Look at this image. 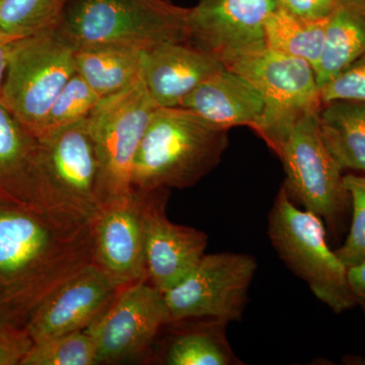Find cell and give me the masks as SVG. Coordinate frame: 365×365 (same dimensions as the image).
I'll list each match as a JSON object with an SVG mask.
<instances>
[{"label":"cell","instance_id":"obj_3","mask_svg":"<svg viewBox=\"0 0 365 365\" xmlns=\"http://www.w3.org/2000/svg\"><path fill=\"white\" fill-rule=\"evenodd\" d=\"M189 9L167 0H69L55 26L76 48L188 43Z\"/></svg>","mask_w":365,"mask_h":365},{"label":"cell","instance_id":"obj_11","mask_svg":"<svg viewBox=\"0 0 365 365\" xmlns=\"http://www.w3.org/2000/svg\"><path fill=\"white\" fill-rule=\"evenodd\" d=\"M39 141L41 173L50 202L91 220L103 202L97 151L86 119Z\"/></svg>","mask_w":365,"mask_h":365},{"label":"cell","instance_id":"obj_23","mask_svg":"<svg viewBox=\"0 0 365 365\" xmlns=\"http://www.w3.org/2000/svg\"><path fill=\"white\" fill-rule=\"evenodd\" d=\"M327 21L300 18L275 6L264 24V40L270 49L304 60L314 71L325 46Z\"/></svg>","mask_w":365,"mask_h":365},{"label":"cell","instance_id":"obj_5","mask_svg":"<svg viewBox=\"0 0 365 365\" xmlns=\"http://www.w3.org/2000/svg\"><path fill=\"white\" fill-rule=\"evenodd\" d=\"M74 52L55 28L11 46L0 103L37 138L57 95L76 73Z\"/></svg>","mask_w":365,"mask_h":365},{"label":"cell","instance_id":"obj_19","mask_svg":"<svg viewBox=\"0 0 365 365\" xmlns=\"http://www.w3.org/2000/svg\"><path fill=\"white\" fill-rule=\"evenodd\" d=\"M182 327L167 336L158 350L157 364L168 365L241 364L225 336L223 322L210 319L179 321Z\"/></svg>","mask_w":365,"mask_h":365},{"label":"cell","instance_id":"obj_31","mask_svg":"<svg viewBox=\"0 0 365 365\" xmlns=\"http://www.w3.org/2000/svg\"><path fill=\"white\" fill-rule=\"evenodd\" d=\"M348 281L355 302L365 312V261L348 269Z\"/></svg>","mask_w":365,"mask_h":365},{"label":"cell","instance_id":"obj_8","mask_svg":"<svg viewBox=\"0 0 365 365\" xmlns=\"http://www.w3.org/2000/svg\"><path fill=\"white\" fill-rule=\"evenodd\" d=\"M222 63L246 78L265 101L263 119L255 131L273 150L297 117L321 108L316 73L304 60L274 51L265 45Z\"/></svg>","mask_w":365,"mask_h":365},{"label":"cell","instance_id":"obj_21","mask_svg":"<svg viewBox=\"0 0 365 365\" xmlns=\"http://www.w3.org/2000/svg\"><path fill=\"white\" fill-rule=\"evenodd\" d=\"M143 50L119 45L76 48V72L101 98L119 93L141 76Z\"/></svg>","mask_w":365,"mask_h":365},{"label":"cell","instance_id":"obj_16","mask_svg":"<svg viewBox=\"0 0 365 365\" xmlns=\"http://www.w3.org/2000/svg\"><path fill=\"white\" fill-rule=\"evenodd\" d=\"M225 66L215 55L187 42L165 43L144 50L141 76L160 108H177L197 86Z\"/></svg>","mask_w":365,"mask_h":365},{"label":"cell","instance_id":"obj_18","mask_svg":"<svg viewBox=\"0 0 365 365\" xmlns=\"http://www.w3.org/2000/svg\"><path fill=\"white\" fill-rule=\"evenodd\" d=\"M180 107L227 130L235 126L255 130L263 119L266 105L246 78L223 67L197 86Z\"/></svg>","mask_w":365,"mask_h":365},{"label":"cell","instance_id":"obj_25","mask_svg":"<svg viewBox=\"0 0 365 365\" xmlns=\"http://www.w3.org/2000/svg\"><path fill=\"white\" fill-rule=\"evenodd\" d=\"M97 347L86 330L35 342L21 365H96Z\"/></svg>","mask_w":365,"mask_h":365},{"label":"cell","instance_id":"obj_15","mask_svg":"<svg viewBox=\"0 0 365 365\" xmlns=\"http://www.w3.org/2000/svg\"><path fill=\"white\" fill-rule=\"evenodd\" d=\"M168 190L148 191L144 211V249L148 281L165 292L184 279L202 259L208 237L176 225L165 212Z\"/></svg>","mask_w":365,"mask_h":365},{"label":"cell","instance_id":"obj_7","mask_svg":"<svg viewBox=\"0 0 365 365\" xmlns=\"http://www.w3.org/2000/svg\"><path fill=\"white\" fill-rule=\"evenodd\" d=\"M319 110L297 117L275 153L287 175L283 186L290 198L297 199L304 209L335 230L351 205V199L342 168L322 138Z\"/></svg>","mask_w":365,"mask_h":365},{"label":"cell","instance_id":"obj_10","mask_svg":"<svg viewBox=\"0 0 365 365\" xmlns=\"http://www.w3.org/2000/svg\"><path fill=\"white\" fill-rule=\"evenodd\" d=\"M170 323L163 292L148 280L121 287L104 314L86 329L96 343L98 364L144 359Z\"/></svg>","mask_w":365,"mask_h":365},{"label":"cell","instance_id":"obj_24","mask_svg":"<svg viewBox=\"0 0 365 365\" xmlns=\"http://www.w3.org/2000/svg\"><path fill=\"white\" fill-rule=\"evenodd\" d=\"M69 0H0V33L24 38L54 29Z\"/></svg>","mask_w":365,"mask_h":365},{"label":"cell","instance_id":"obj_20","mask_svg":"<svg viewBox=\"0 0 365 365\" xmlns=\"http://www.w3.org/2000/svg\"><path fill=\"white\" fill-rule=\"evenodd\" d=\"M365 53V0H336L327 21L325 46L314 69L319 88Z\"/></svg>","mask_w":365,"mask_h":365},{"label":"cell","instance_id":"obj_13","mask_svg":"<svg viewBox=\"0 0 365 365\" xmlns=\"http://www.w3.org/2000/svg\"><path fill=\"white\" fill-rule=\"evenodd\" d=\"M275 0H199L189 9L188 43L222 62L265 46L264 24Z\"/></svg>","mask_w":365,"mask_h":365},{"label":"cell","instance_id":"obj_1","mask_svg":"<svg viewBox=\"0 0 365 365\" xmlns=\"http://www.w3.org/2000/svg\"><path fill=\"white\" fill-rule=\"evenodd\" d=\"M91 263V218L0 199V324L26 326L60 284Z\"/></svg>","mask_w":365,"mask_h":365},{"label":"cell","instance_id":"obj_30","mask_svg":"<svg viewBox=\"0 0 365 365\" xmlns=\"http://www.w3.org/2000/svg\"><path fill=\"white\" fill-rule=\"evenodd\" d=\"M276 6L309 20H325L335 7L336 0H275Z\"/></svg>","mask_w":365,"mask_h":365},{"label":"cell","instance_id":"obj_32","mask_svg":"<svg viewBox=\"0 0 365 365\" xmlns=\"http://www.w3.org/2000/svg\"><path fill=\"white\" fill-rule=\"evenodd\" d=\"M16 39H20V38L9 37V36L0 33V101H1L2 85H4V76H6L9 53H11L13 43Z\"/></svg>","mask_w":365,"mask_h":365},{"label":"cell","instance_id":"obj_29","mask_svg":"<svg viewBox=\"0 0 365 365\" xmlns=\"http://www.w3.org/2000/svg\"><path fill=\"white\" fill-rule=\"evenodd\" d=\"M34 344L26 326L0 324V365H21Z\"/></svg>","mask_w":365,"mask_h":365},{"label":"cell","instance_id":"obj_6","mask_svg":"<svg viewBox=\"0 0 365 365\" xmlns=\"http://www.w3.org/2000/svg\"><path fill=\"white\" fill-rule=\"evenodd\" d=\"M158 106L143 78L102 98L86 118L100 168L103 204L128 195L137 150Z\"/></svg>","mask_w":365,"mask_h":365},{"label":"cell","instance_id":"obj_17","mask_svg":"<svg viewBox=\"0 0 365 365\" xmlns=\"http://www.w3.org/2000/svg\"><path fill=\"white\" fill-rule=\"evenodd\" d=\"M40 141L0 103V199L50 206L40 163Z\"/></svg>","mask_w":365,"mask_h":365},{"label":"cell","instance_id":"obj_28","mask_svg":"<svg viewBox=\"0 0 365 365\" xmlns=\"http://www.w3.org/2000/svg\"><path fill=\"white\" fill-rule=\"evenodd\" d=\"M322 104L333 101L365 103V53L319 88Z\"/></svg>","mask_w":365,"mask_h":365},{"label":"cell","instance_id":"obj_4","mask_svg":"<svg viewBox=\"0 0 365 365\" xmlns=\"http://www.w3.org/2000/svg\"><path fill=\"white\" fill-rule=\"evenodd\" d=\"M323 220L299 209L283 186L268 218V235L282 261L306 281L314 297L334 313H343L356 304L348 268L327 242Z\"/></svg>","mask_w":365,"mask_h":365},{"label":"cell","instance_id":"obj_9","mask_svg":"<svg viewBox=\"0 0 365 365\" xmlns=\"http://www.w3.org/2000/svg\"><path fill=\"white\" fill-rule=\"evenodd\" d=\"M257 262L247 254L204 255L193 270L163 292L170 322L210 319L241 321Z\"/></svg>","mask_w":365,"mask_h":365},{"label":"cell","instance_id":"obj_26","mask_svg":"<svg viewBox=\"0 0 365 365\" xmlns=\"http://www.w3.org/2000/svg\"><path fill=\"white\" fill-rule=\"evenodd\" d=\"M101 100L76 72L53 102L38 139L86 120Z\"/></svg>","mask_w":365,"mask_h":365},{"label":"cell","instance_id":"obj_12","mask_svg":"<svg viewBox=\"0 0 365 365\" xmlns=\"http://www.w3.org/2000/svg\"><path fill=\"white\" fill-rule=\"evenodd\" d=\"M148 191L103 204L91 220L93 263L121 288L148 280L144 249V211Z\"/></svg>","mask_w":365,"mask_h":365},{"label":"cell","instance_id":"obj_14","mask_svg":"<svg viewBox=\"0 0 365 365\" xmlns=\"http://www.w3.org/2000/svg\"><path fill=\"white\" fill-rule=\"evenodd\" d=\"M119 289L96 264H88L40 304L26 329L34 342L86 330L104 314Z\"/></svg>","mask_w":365,"mask_h":365},{"label":"cell","instance_id":"obj_22","mask_svg":"<svg viewBox=\"0 0 365 365\" xmlns=\"http://www.w3.org/2000/svg\"><path fill=\"white\" fill-rule=\"evenodd\" d=\"M322 138L342 170L365 174V103L333 101L318 112Z\"/></svg>","mask_w":365,"mask_h":365},{"label":"cell","instance_id":"obj_27","mask_svg":"<svg viewBox=\"0 0 365 365\" xmlns=\"http://www.w3.org/2000/svg\"><path fill=\"white\" fill-rule=\"evenodd\" d=\"M352 206V223L344 244L336 254L348 269L365 261V177L344 176Z\"/></svg>","mask_w":365,"mask_h":365},{"label":"cell","instance_id":"obj_2","mask_svg":"<svg viewBox=\"0 0 365 365\" xmlns=\"http://www.w3.org/2000/svg\"><path fill=\"white\" fill-rule=\"evenodd\" d=\"M227 131L185 108H158L137 150L132 187L153 191L194 186L220 163Z\"/></svg>","mask_w":365,"mask_h":365}]
</instances>
